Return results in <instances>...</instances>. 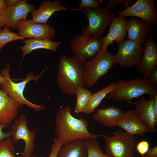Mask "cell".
Listing matches in <instances>:
<instances>
[{"instance_id": "obj_1", "label": "cell", "mask_w": 157, "mask_h": 157, "mask_svg": "<svg viewBox=\"0 0 157 157\" xmlns=\"http://www.w3.org/2000/svg\"><path fill=\"white\" fill-rule=\"evenodd\" d=\"M72 112L71 107L68 105L60 108L58 111L54 130L56 138L63 140L65 143L75 140H87L104 136L91 133L88 129V122L83 117L79 119L74 117Z\"/></svg>"}, {"instance_id": "obj_2", "label": "cell", "mask_w": 157, "mask_h": 157, "mask_svg": "<svg viewBox=\"0 0 157 157\" xmlns=\"http://www.w3.org/2000/svg\"><path fill=\"white\" fill-rule=\"evenodd\" d=\"M83 63L75 56L62 55L59 60L57 83L59 88L66 94H75L76 89L84 86Z\"/></svg>"}, {"instance_id": "obj_3", "label": "cell", "mask_w": 157, "mask_h": 157, "mask_svg": "<svg viewBox=\"0 0 157 157\" xmlns=\"http://www.w3.org/2000/svg\"><path fill=\"white\" fill-rule=\"evenodd\" d=\"M114 89L106 97L117 101H124L134 105L132 100L144 94L154 97L157 94V85L147 78L142 76L129 80L121 79L114 82Z\"/></svg>"}, {"instance_id": "obj_4", "label": "cell", "mask_w": 157, "mask_h": 157, "mask_svg": "<svg viewBox=\"0 0 157 157\" xmlns=\"http://www.w3.org/2000/svg\"><path fill=\"white\" fill-rule=\"evenodd\" d=\"M10 66L8 64H6L5 67L1 69V74L6 77L5 81L0 84L2 89L15 100L21 106L25 105L36 112L43 110L45 108L44 104L38 105L34 104L26 99L24 96L23 92L27 83L31 80L36 82L38 81L39 77L44 72L46 67L39 74L35 76L32 72L29 73L25 79L19 82H14L10 78L9 74Z\"/></svg>"}, {"instance_id": "obj_5", "label": "cell", "mask_w": 157, "mask_h": 157, "mask_svg": "<svg viewBox=\"0 0 157 157\" xmlns=\"http://www.w3.org/2000/svg\"><path fill=\"white\" fill-rule=\"evenodd\" d=\"M117 64L115 56L108 51L98 53L83 63L84 85L91 87Z\"/></svg>"}, {"instance_id": "obj_6", "label": "cell", "mask_w": 157, "mask_h": 157, "mask_svg": "<svg viewBox=\"0 0 157 157\" xmlns=\"http://www.w3.org/2000/svg\"><path fill=\"white\" fill-rule=\"evenodd\" d=\"M81 13L87 18L88 24L82 28V34L88 37H100L113 19L114 13L106 7L87 8L81 9Z\"/></svg>"}, {"instance_id": "obj_7", "label": "cell", "mask_w": 157, "mask_h": 157, "mask_svg": "<svg viewBox=\"0 0 157 157\" xmlns=\"http://www.w3.org/2000/svg\"><path fill=\"white\" fill-rule=\"evenodd\" d=\"M106 154L111 157H135L133 149L137 138L120 129L113 136L104 135Z\"/></svg>"}, {"instance_id": "obj_8", "label": "cell", "mask_w": 157, "mask_h": 157, "mask_svg": "<svg viewBox=\"0 0 157 157\" xmlns=\"http://www.w3.org/2000/svg\"><path fill=\"white\" fill-rule=\"evenodd\" d=\"M103 44L102 38L88 37L82 34L72 38L70 46L75 56L83 63L99 53Z\"/></svg>"}, {"instance_id": "obj_9", "label": "cell", "mask_w": 157, "mask_h": 157, "mask_svg": "<svg viewBox=\"0 0 157 157\" xmlns=\"http://www.w3.org/2000/svg\"><path fill=\"white\" fill-rule=\"evenodd\" d=\"M11 129L13 132L11 136L13 142L16 143L20 140H23L24 142V149L19 154L22 157H31L35 147L36 129L33 131L28 129L27 118L24 114H21L15 120Z\"/></svg>"}, {"instance_id": "obj_10", "label": "cell", "mask_w": 157, "mask_h": 157, "mask_svg": "<svg viewBox=\"0 0 157 157\" xmlns=\"http://www.w3.org/2000/svg\"><path fill=\"white\" fill-rule=\"evenodd\" d=\"M143 54L142 45L127 39L119 43L118 50L115 56L117 64L120 67L130 68L140 63Z\"/></svg>"}, {"instance_id": "obj_11", "label": "cell", "mask_w": 157, "mask_h": 157, "mask_svg": "<svg viewBox=\"0 0 157 157\" xmlns=\"http://www.w3.org/2000/svg\"><path fill=\"white\" fill-rule=\"evenodd\" d=\"M118 15L140 18L154 28L157 22V10L153 0H138L124 10H119Z\"/></svg>"}, {"instance_id": "obj_12", "label": "cell", "mask_w": 157, "mask_h": 157, "mask_svg": "<svg viewBox=\"0 0 157 157\" xmlns=\"http://www.w3.org/2000/svg\"><path fill=\"white\" fill-rule=\"evenodd\" d=\"M17 27L19 35L24 38L51 40L55 34V29L48 24L34 23L30 20L19 21Z\"/></svg>"}, {"instance_id": "obj_13", "label": "cell", "mask_w": 157, "mask_h": 157, "mask_svg": "<svg viewBox=\"0 0 157 157\" xmlns=\"http://www.w3.org/2000/svg\"><path fill=\"white\" fill-rule=\"evenodd\" d=\"M151 34L142 45V57L140 63L135 67L136 70L146 78H147L151 71L157 66V44Z\"/></svg>"}, {"instance_id": "obj_14", "label": "cell", "mask_w": 157, "mask_h": 157, "mask_svg": "<svg viewBox=\"0 0 157 157\" xmlns=\"http://www.w3.org/2000/svg\"><path fill=\"white\" fill-rule=\"evenodd\" d=\"M36 9L34 5L29 4L25 0H20L15 5L8 7L6 13L2 16L4 20L6 26L9 28L17 29L18 22L26 19L29 13Z\"/></svg>"}, {"instance_id": "obj_15", "label": "cell", "mask_w": 157, "mask_h": 157, "mask_svg": "<svg viewBox=\"0 0 157 157\" xmlns=\"http://www.w3.org/2000/svg\"><path fill=\"white\" fill-rule=\"evenodd\" d=\"M127 133L132 135L142 136L152 132L151 129L137 116L134 110L124 111L117 124Z\"/></svg>"}, {"instance_id": "obj_16", "label": "cell", "mask_w": 157, "mask_h": 157, "mask_svg": "<svg viewBox=\"0 0 157 157\" xmlns=\"http://www.w3.org/2000/svg\"><path fill=\"white\" fill-rule=\"evenodd\" d=\"M154 97H150L147 100L142 96L134 104L136 107L134 110L136 115L151 129L152 132L156 131L157 124L154 111Z\"/></svg>"}, {"instance_id": "obj_17", "label": "cell", "mask_w": 157, "mask_h": 157, "mask_svg": "<svg viewBox=\"0 0 157 157\" xmlns=\"http://www.w3.org/2000/svg\"><path fill=\"white\" fill-rule=\"evenodd\" d=\"M67 10H79L78 8L70 9L63 6L60 0H43L37 9L31 12L30 15L32 18L30 20L34 23L47 24L48 19L55 12Z\"/></svg>"}, {"instance_id": "obj_18", "label": "cell", "mask_w": 157, "mask_h": 157, "mask_svg": "<svg viewBox=\"0 0 157 157\" xmlns=\"http://www.w3.org/2000/svg\"><path fill=\"white\" fill-rule=\"evenodd\" d=\"M127 21L125 17L118 16L113 19L109 24L108 34L102 38L103 44L100 52L107 51L108 46L113 44L114 41L119 44L123 41L127 33L126 25Z\"/></svg>"}, {"instance_id": "obj_19", "label": "cell", "mask_w": 157, "mask_h": 157, "mask_svg": "<svg viewBox=\"0 0 157 157\" xmlns=\"http://www.w3.org/2000/svg\"><path fill=\"white\" fill-rule=\"evenodd\" d=\"M155 28L141 19L132 18L127 21V39L142 45Z\"/></svg>"}, {"instance_id": "obj_20", "label": "cell", "mask_w": 157, "mask_h": 157, "mask_svg": "<svg viewBox=\"0 0 157 157\" xmlns=\"http://www.w3.org/2000/svg\"><path fill=\"white\" fill-rule=\"evenodd\" d=\"M21 106L0 89V125L8 126L17 117Z\"/></svg>"}, {"instance_id": "obj_21", "label": "cell", "mask_w": 157, "mask_h": 157, "mask_svg": "<svg viewBox=\"0 0 157 157\" xmlns=\"http://www.w3.org/2000/svg\"><path fill=\"white\" fill-rule=\"evenodd\" d=\"M124 112L120 108L113 106L97 110L93 119L106 127L117 126Z\"/></svg>"}, {"instance_id": "obj_22", "label": "cell", "mask_w": 157, "mask_h": 157, "mask_svg": "<svg viewBox=\"0 0 157 157\" xmlns=\"http://www.w3.org/2000/svg\"><path fill=\"white\" fill-rule=\"evenodd\" d=\"M87 155L85 140L77 139L64 144L57 157H87Z\"/></svg>"}, {"instance_id": "obj_23", "label": "cell", "mask_w": 157, "mask_h": 157, "mask_svg": "<svg viewBox=\"0 0 157 157\" xmlns=\"http://www.w3.org/2000/svg\"><path fill=\"white\" fill-rule=\"evenodd\" d=\"M24 41L25 45L19 47L22 52V59L33 50L38 49H45L56 52L58 48L61 44L60 41H52L50 40L29 39Z\"/></svg>"}, {"instance_id": "obj_24", "label": "cell", "mask_w": 157, "mask_h": 157, "mask_svg": "<svg viewBox=\"0 0 157 157\" xmlns=\"http://www.w3.org/2000/svg\"><path fill=\"white\" fill-rule=\"evenodd\" d=\"M114 88V83H112L107 86L92 94L81 113L90 114L93 113L107 94L113 90Z\"/></svg>"}, {"instance_id": "obj_25", "label": "cell", "mask_w": 157, "mask_h": 157, "mask_svg": "<svg viewBox=\"0 0 157 157\" xmlns=\"http://www.w3.org/2000/svg\"><path fill=\"white\" fill-rule=\"evenodd\" d=\"M75 94L76 96V100L74 112L78 114L81 113L86 106L92 94L90 90L85 88L83 86H81L76 89Z\"/></svg>"}, {"instance_id": "obj_26", "label": "cell", "mask_w": 157, "mask_h": 157, "mask_svg": "<svg viewBox=\"0 0 157 157\" xmlns=\"http://www.w3.org/2000/svg\"><path fill=\"white\" fill-rule=\"evenodd\" d=\"M87 157H111L103 153L97 141L95 139L85 140Z\"/></svg>"}, {"instance_id": "obj_27", "label": "cell", "mask_w": 157, "mask_h": 157, "mask_svg": "<svg viewBox=\"0 0 157 157\" xmlns=\"http://www.w3.org/2000/svg\"><path fill=\"white\" fill-rule=\"evenodd\" d=\"M17 40H24V38L18 33L12 32L6 26L0 32V51L6 44L11 41Z\"/></svg>"}, {"instance_id": "obj_28", "label": "cell", "mask_w": 157, "mask_h": 157, "mask_svg": "<svg viewBox=\"0 0 157 157\" xmlns=\"http://www.w3.org/2000/svg\"><path fill=\"white\" fill-rule=\"evenodd\" d=\"M10 138L0 143V157H16L14 155L15 146ZM31 157H38L33 155Z\"/></svg>"}, {"instance_id": "obj_29", "label": "cell", "mask_w": 157, "mask_h": 157, "mask_svg": "<svg viewBox=\"0 0 157 157\" xmlns=\"http://www.w3.org/2000/svg\"><path fill=\"white\" fill-rule=\"evenodd\" d=\"M133 1V0H109L106 7L111 11L119 6L126 9L131 5Z\"/></svg>"}, {"instance_id": "obj_30", "label": "cell", "mask_w": 157, "mask_h": 157, "mask_svg": "<svg viewBox=\"0 0 157 157\" xmlns=\"http://www.w3.org/2000/svg\"><path fill=\"white\" fill-rule=\"evenodd\" d=\"M64 143L63 140L56 138H54L48 157H57L60 148Z\"/></svg>"}, {"instance_id": "obj_31", "label": "cell", "mask_w": 157, "mask_h": 157, "mask_svg": "<svg viewBox=\"0 0 157 157\" xmlns=\"http://www.w3.org/2000/svg\"><path fill=\"white\" fill-rule=\"evenodd\" d=\"M100 7L99 0H81L78 9H81L87 8H96Z\"/></svg>"}, {"instance_id": "obj_32", "label": "cell", "mask_w": 157, "mask_h": 157, "mask_svg": "<svg viewBox=\"0 0 157 157\" xmlns=\"http://www.w3.org/2000/svg\"><path fill=\"white\" fill-rule=\"evenodd\" d=\"M136 148L139 153L142 156V157H144L145 154L150 148L149 144L146 141H141L137 144Z\"/></svg>"}, {"instance_id": "obj_33", "label": "cell", "mask_w": 157, "mask_h": 157, "mask_svg": "<svg viewBox=\"0 0 157 157\" xmlns=\"http://www.w3.org/2000/svg\"><path fill=\"white\" fill-rule=\"evenodd\" d=\"M8 126L0 125V143L5 140L10 138L13 133L12 130L6 132L3 131V129L6 128Z\"/></svg>"}, {"instance_id": "obj_34", "label": "cell", "mask_w": 157, "mask_h": 157, "mask_svg": "<svg viewBox=\"0 0 157 157\" xmlns=\"http://www.w3.org/2000/svg\"><path fill=\"white\" fill-rule=\"evenodd\" d=\"M147 78L151 82L157 85V67H155L151 71Z\"/></svg>"}, {"instance_id": "obj_35", "label": "cell", "mask_w": 157, "mask_h": 157, "mask_svg": "<svg viewBox=\"0 0 157 157\" xmlns=\"http://www.w3.org/2000/svg\"><path fill=\"white\" fill-rule=\"evenodd\" d=\"M144 157H157V146H155L149 148Z\"/></svg>"}, {"instance_id": "obj_36", "label": "cell", "mask_w": 157, "mask_h": 157, "mask_svg": "<svg viewBox=\"0 0 157 157\" xmlns=\"http://www.w3.org/2000/svg\"><path fill=\"white\" fill-rule=\"evenodd\" d=\"M6 2L5 0H0V15L1 16L6 13L7 8Z\"/></svg>"}, {"instance_id": "obj_37", "label": "cell", "mask_w": 157, "mask_h": 157, "mask_svg": "<svg viewBox=\"0 0 157 157\" xmlns=\"http://www.w3.org/2000/svg\"><path fill=\"white\" fill-rule=\"evenodd\" d=\"M20 0H5L8 7L14 6L20 1Z\"/></svg>"}, {"instance_id": "obj_38", "label": "cell", "mask_w": 157, "mask_h": 157, "mask_svg": "<svg viewBox=\"0 0 157 157\" xmlns=\"http://www.w3.org/2000/svg\"><path fill=\"white\" fill-rule=\"evenodd\" d=\"M154 109L156 119L157 120V94L154 97Z\"/></svg>"}, {"instance_id": "obj_39", "label": "cell", "mask_w": 157, "mask_h": 157, "mask_svg": "<svg viewBox=\"0 0 157 157\" xmlns=\"http://www.w3.org/2000/svg\"><path fill=\"white\" fill-rule=\"evenodd\" d=\"M5 25L4 20L3 17L0 15V29Z\"/></svg>"}, {"instance_id": "obj_40", "label": "cell", "mask_w": 157, "mask_h": 157, "mask_svg": "<svg viewBox=\"0 0 157 157\" xmlns=\"http://www.w3.org/2000/svg\"><path fill=\"white\" fill-rule=\"evenodd\" d=\"M6 79V77L1 74H0V84L4 82Z\"/></svg>"}, {"instance_id": "obj_41", "label": "cell", "mask_w": 157, "mask_h": 157, "mask_svg": "<svg viewBox=\"0 0 157 157\" xmlns=\"http://www.w3.org/2000/svg\"><path fill=\"white\" fill-rule=\"evenodd\" d=\"M3 29H0V32H1Z\"/></svg>"}, {"instance_id": "obj_42", "label": "cell", "mask_w": 157, "mask_h": 157, "mask_svg": "<svg viewBox=\"0 0 157 157\" xmlns=\"http://www.w3.org/2000/svg\"></svg>"}]
</instances>
